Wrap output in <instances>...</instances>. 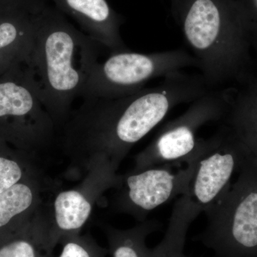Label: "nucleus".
<instances>
[{
    "label": "nucleus",
    "mask_w": 257,
    "mask_h": 257,
    "mask_svg": "<svg viewBox=\"0 0 257 257\" xmlns=\"http://www.w3.org/2000/svg\"><path fill=\"white\" fill-rule=\"evenodd\" d=\"M209 90L201 74L182 71L130 95L83 100L61 127L69 170L84 176L94 170L117 172L133 147L174 108Z\"/></svg>",
    "instance_id": "obj_1"
},
{
    "label": "nucleus",
    "mask_w": 257,
    "mask_h": 257,
    "mask_svg": "<svg viewBox=\"0 0 257 257\" xmlns=\"http://www.w3.org/2000/svg\"><path fill=\"white\" fill-rule=\"evenodd\" d=\"M33 22L30 73L44 106L61 128L98 62L99 45L56 8L47 6L33 15Z\"/></svg>",
    "instance_id": "obj_2"
},
{
    "label": "nucleus",
    "mask_w": 257,
    "mask_h": 257,
    "mask_svg": "<svg viewBox=\"0 0 257 257\" xmlns=\"http://www.w3.org/2000/svg\"><path fill=\"white\" fill-rule=\"evenodd\" d=\"M206 227L194 240L215 257H257V160L248 157L221 197L204 211Z\"/></svg>",
    "instance_id": "obj_3"
},
{
    "label": "nucleus",
    "mask_w": 257,
    "mask_h": 257,
    "mask_svg": "<svg viewBox=\"0 0 257 257\" xmlns=\"http://www.w3.org/2000/svg\"><path fill=\"white\" fill-rule=\"evenodd\" d=\"M179 23L190 53L208 87L231 75L237 54L236 26L226 0H175Z\"/></svg>",
    "instance_id": "obj_4"
},
{
    "label": "nucleus",
    "mask_w": 257,
    "mask_h": 257,
    "mask_svg": "<svg viewBox=\"0 0 257 257\" xmlns=\"http://www.w3.org/2000/svg\"><path fill=\"white\" fill-rule=\"evenodd\" d=\"M191 67L198 68L197 61L184 49L150 54L128 50L111 52L94 66L80 97L83 100L123 97L146 87L152 79Z\"/></svg>",
    "instance_id": "obj_5"
},
{
    "label": "nucleus",
    "mask_w": 257,
    "mask_h": 257,
    "mask_svg": "<svg viewBox=\"0 0 257 257\" xmlns=\"http://www.w3.org/2000/svg\"><path fill=\"white\" fill-rule=\"evenodd\" d=\"M225 91L211 89L189 104L188 109L169 121L150 145L135 157L134 172L156 166L187 165L199 158L208 139L198 138V132L208 123L222 119L227 110Z\"/></svg>",
    "instance_id": "obj_6"
},
{
    "label": "nucleus",
    "mask_w": 257,
    "mask_h": 257,
    "mask_svg": "<svg viewBox=\"0 0 257 257\" xmlns=\"http://www.w3.org/2000/svg\"><path fill=\"white\" fill-rule=\"evenodd\" d=\"M199 159V158H198ZM174 170L165 165L121 175L112 200L115 211L133 216L140 222L157 208L187 194L197 160Z\"/></svg>",
    "instance_id": "obj_7"
},
{
    "label": "nucleus",
    "mask_w": 257,
    "mask_h": 257,
    "mask_svg": "<svg viewBox=\"0 0 257 257\" xmlns=\"http://www.w3.org/2000/svg\"><path fill=\"white\" fill-rule=\"evenodd\" d=\"M250 156L228 126L219 128L198 159L187 195L204 212L229 188Z\"/></svg>",
    "instance_id": "obj_8"
},
{
    "label": "nucleus",
    "mask_w": 257,
    "mask_h": 257,
    "mask_svg": "<svg viewBox=\"0 0 257 257\" xmlns=\"http://www.w3.org/2000/svg\"><path fill=\"white\" fill-rule=\"evenodd\" d=\"M121 175L107 170H94L74 188L56 194L48 212L52 233L57 241L66 235L80 233L93 207L106 191L119 185Z\"/></svg>",
    "instance_id": "obj_9"
},
{
    "label": "nucleus",
    "mask_w": 257,
    "mask_h": 257,
    "mask_svg": "<svg viewBox=\"0 0 257 257\" xmlns=\"http://www.w3.org/2000/svg\"><path fill=\"white\" fill-rule=\"evenodd\" d=\"M64 15L73 19L83 32L110 52L127 50L120 32L121 19L106 0H52Z\"/></svg>",
    "instance_id": "obj_10"
},
{
    "label": "nucleus",
    "mask_w": 257,
    "mask_h": 257,
    "mask_svg": "<svg viewBox=\"0 0 257 257\" xmlns=\"http://www.w3.org/2000/svg\"><path fill=\"white\" fill-rule=\"evenodd\" d=\"M43 207L18 234L0 244V257H55L54 249L58 242Z\"/></svg>",
    "instance_id": "obj_11"
},
{
    "label": "nucleus",
    "mask_w": 257,
    "mask_h": 257,
    "mask_svg": "<svg viewBox=\"0 0 257 257\" xmlns=\"http://www.w3.org/2000/svg\"><path fill=\"white\" fill-rule=\"evenodd\" d=\"M47 189L41 175L22 181L0 193V236L19 218L30 219L43 204Z\"/></svg>",
    "instance_id": "obj_12"
},
{
    "label": "nucleus",
    "mask_w": 257,
    "mask_h": 257,
    "mask_svg": "<svg viewBox=\"0 0 257 257\" xmlns=\"http://www.w3.org/2000/svg\"><path fill=\"white\" fill-rule=\"evenodd\" d=\"M160 221L146 220L127 229L106 226L104 229L112 257H152V248L147 247V238L160 229Z\"/></svg>",
    "instance_id": "obj_13"
},
{
    "label": "nucleus",
    "mask_w": 257,
    "mask_h": 257,
    "mask_svg": "<svg viewBox=\"0 0 257 257\" xmlns=\"http://www.w3.org/2000/svg\"><path fill=\"white\" fill-rule=\"evenodd\" d=\"M195 219V213L189 207L175 206L165 236L152 248V257H190L184 254V248L187 231Z\"/></svg>",
    "instance_id": "obj_14"
},
{
    "label": "nucleus",
    "mask_w": 257,
    "mask_h": 257,
    "mask_svg": "<svg viewBox=\"0 0 257 257\" xmlns=\"http://www.w3.org/2000/svg\"><path fill=\"white\" fill-rule=\"evenodd\" d=\"M226 120L230 130L257 160V111L242 106H235Z\"/></svg>",
    "instance_id": "obj_15"
},
{
    "label": "nucleus",
    "mask_w": 257,
    "mask_h": 257,
    "mask_svg": "<svg viewBox=\"0 0 257 257\" xmlns=\"http://www.w3.org/2000/svg\"><path fill=\"white\" fill-rule=\"evenodd\" d=\"M62 245L59 257H105L109 250L101 246L90 235L73 234L62 236Z\"/></svg>",
    "instance_id": "obj_16"
},
{
    "label": "nucleus",
    "mask_w": 257,
    "mask_h": 257,
    "mask_svg": "<svg viewBox=\"0 0 257 257\" xmlns=\"http://www.w3.org/2000/svg\"><path fill=\"white\" fill-rule=\"evenodd\" d=\"M40 175V172L24 170L23 164L16 159L0 155V193L24 179Z\"/></svg>",
    "instance_id": "obj_17"
},
{
    "label": "nucleus",
    "mask_w": 257,
    "mask_h": 257,
    "mask_svg": "<svg viewBox=\"0 0 257 257\" xmlns=\"http://www.w3.org/2000/svg\"><path fill=\"white\" fill-rule=\"evenodd\" d=\"M39 6L41 7L42 8H45L47 7V0H34Z\"/></svg>",
    "instance_id": "obj_18"
}]
</instances>
